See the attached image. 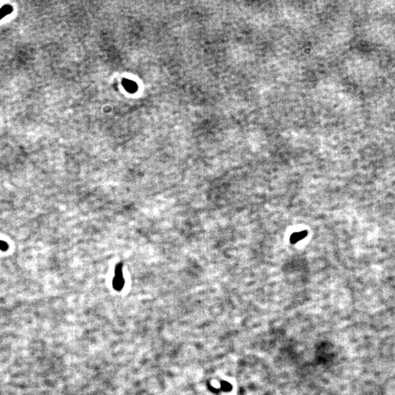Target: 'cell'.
<instances>
[{
	"instance_id": "cell-1",
	"label": "cell",
	"mask_w": 395,
	"mask_h": 395,
	"mask_svg": "<svg viewBox=\"0 0 395 395\" xmlns=\"http://www.w3.org/2000/svg\"><path fill=\"white\" fill-rule=\"evenodd\" d=\"M124 285V280L122 278V274H121V267L117 269V272H116V277L114 279V288L118 290H121L122 288Z\"/></svg>"
},
{
	"instance_id": "cell-2",
	"label": "cell",
	"mask_w": 395,
	"mask_h": 395,
	"mask_svg": "<svg viewBox=\"0 0 395 395\" xmlns=\"http://www.w3.org/2000/svg\"><path fill=\"white\" fill-rule=\"evenodd\" d=\"M307 231H300L293 234V235L291 237V242L293 244L297 243L300 240L303 239L307 236Z\"/></svg>"
},
{
	"instance_id": "cell-3",
	"label": "cell",
	"mask_w": 395,
	"mask_h": 395,
	"mask_svg": "<svg viewBox=\"0 0 395 395\" xmlns=\"http://www.w3.org/2000/svg\"><path fill=\"white\" fill-rule=\"evenodd\" d=\"M13 11V7L10 5H5L3 7L0 9V19L3 18L4 16H7V14L11 13Z\"/></svg>"
},
{
	"instance_id": "cell-4",
	"label": "cell",
	"mask_w": 395,
	"mask_h": 395,
	"mask_svg": "<svg viewBox=\"0 0 395 395\" xmlns=\"http://www.w3.org/2000/svg\"><path fill=\"white\" fill-rule=\"evenodd\" d=\"M9 249V245L6 241H2L0 240V250L3 251V252H5Z\"/></svg>"
}]
</instances>
